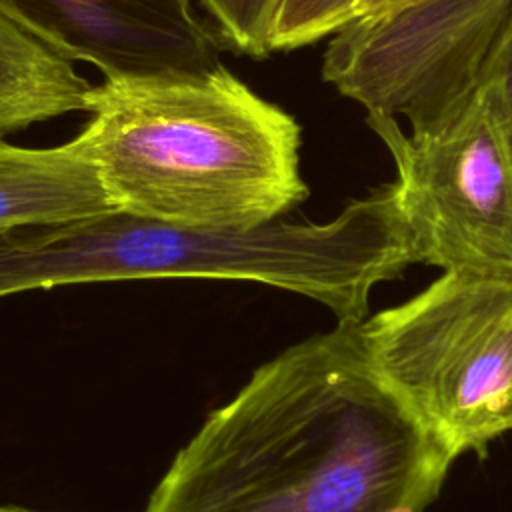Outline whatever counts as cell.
Masks as SVG:
<instances>
[{
    "label": "cell",
    "instance_id": "cell-1",
    "mask_svg": "<svg viewBox=\"0 0 512 512\" xmlns=\"http://www.w3.org/2000/svg\"><path fill=\"white\" fill-rule=\"evenodd\" d=\"M358 324L258 366L142 512H424L454 458L380 380Z\"/></svg>",
    "mask_w": 512,
    "mask_h": 512
},
{
    "label": "cell",
    "instance_id": "cell-2",
    "mask_svg": "<svg viewBox=\"0 0 512 512\" xmlns=\"http://www.w3.org/2000/svg\"><path fill=\"white\" fill-rule=\"evenodd\" d=\"M414 262L398 192L388 184L326 224L278 218L208 230L112 210L0 228V298L116 280H246L318 300L338 322H362L370 288Z\"/></svg>",
    "mask_w": 512,
    "mask_h": 512
},
{
    "label": "cell",
    "instance_id": "cell-3",
    "mask_svg": "<svg viewBox=\"0 0 512 512\" xmlns=\"http://www.w3.org/2000/svg\"><path fill=\"white\" fill-rule=\"evenodd\" d=\"M88 112L80 136L116 210L244 230L308 196L298 122L224 66L198 78L104 80Z\"/></svg>",
    "mask_w": 512,
    "mask_h": 512
},
{
    "label": "cell",
    "instance_id": "cell-4",
    "mask_svg": "<svg viewBox=\"0 0 512 512\" xmlns=\"http://www.w3.org/2000/svg\"><path fill=\"white\" fill-rule=\"evenodd\" d=\"M358 330L380 380L454 460L512 430V280L444 272Z\"/></svg>",
    "mask_w": 512,
    "mask_h": 512
},
{
    "label": "cell",
    "instance_id": "cell-5",
    "mask_svg": "<svg viewBox=\"0 0 512 512\" xmlns=\"http://www.w3.org/2000/svg\"><path fill=\"white\" fill-rule=\"evenodd\" d=\"M366 122L394 160L416 262L512 280V150L488 86L422 136L388 116Z\"/></svg>",
    "mask_w": 512,
    "mask_h": 512
},
{
    "label": "cell",
    "instance_id": "cell-6",
    "mask_svg": "<svg viewBox=\"0 0 512 512\" xmlns=\"http://www.w3.org/2000/svg\"><path fill=\"white\" fill-rule=\"evenodd\" d=\"M510 10L512 0H410L360 14L332 34L322 78L366 116L434 132L478 92Z\"/></svg>",
    "mask_w": 512,
    "mask_h": 512
},
{
    "label": "cell",
    "instance_id": "cell-7",
    "mask_svg": "<svg viewBox=\"0 0 512 512\" xmlns=\"http://www.w3.org/2000/svg\"><path fill=\"white\" fill-rule=\"evenodd\" d=\"M0 14L104 80L198 78L222 66L190 0H0Z\"/></svg>",
    "mask_w": 512,
    "mask_h": 512
},
{
    "label": "cell",
    "instance_id": "cell-8",
    "mask_svg": "<svg viewBox=\"0 0 512 512\" xmlns=\"http://www.w3.org/2000/svg\"><path fill=\"white\" fill-rule=\"evenodd\" d=\"M84 138L24 148L0 136V228L112 212Z\"/></svg>",
    "mask_w": 512,
    "mask_h": 512
},
{
    "label": "cell",
    "instance_id": "cell-9",
    "mask_svg": "<svg viewBox=\"0 0 512 512\" xmlns=\"http://www.w3.org/2000/svg\"><path fill=\"white\" fill-rule=\"evenodd\" d=\"M90 90L68 60L0 14V136L88 110Z\"/></svg>",
    "mask_w": 512,
    "mask_h": 512
},
{
    "label": "cell",
    "instance_id": "cell-10",
    "mask_svg": "<svg viewBox=\"0 0 512 512\" xmlns=\"http://www.w3.org/2000/svg\"><path fill=\"white\" fill-rule=\"evenodd\" d=\"M212 16L222 42L246 56L272 52V32L282 0H200Z\"/></svg>",
    "mask_w": 512,
    "mask_h": 512
},
{
    "label": "cell",
    "instance_id": "cell-11",
    "mask_svg": "<svg viewBox=\"0 0 512 512\" xmlns=\"http://www.w3.org/2000/svg\"><path fill=\"white\" fill-rule=\"evenodd\" d=\"M362 0H282L274 32V50H294L332 36L350 22Z\"/></svg>",
    "mask_w": 512,
    "mask_h": 512
},
{
    "label": "cell",
    "instance_id": "cell-12",
    "mask_svg": "<svg viewBox=\"0 0 512 512\" xmlns=\"http://www.w3.org/2000/svg\"><path fill=\"white\" fill-rule=\"evenodd\" d=\"M482 82L494 98L512 150V10L486 60Z\"/></svg>",
    "mask_w": 512,
    "mask_h": 512
},
{
    "label": "cell",
    "instance_id": "cell-13",
    "mask_svg": "<svg viewBox=\"0 0 512 512\" xmlns=\"http://www.w3.org/2000/svg\"><path fill=\"white\" fill-rule=\"evenodd\" d=\"M404 2H410V0H362L360 6H358L356 16H360V14H370V12H378V10H386V8L404 4ZM356 16H354V18H356Z\"/></svg>",
    "mask_w": 512,
    "mask_h": 512
},
{
    "label": "cell",
    "instance_id": "cell-14",
    "mask_svg": "<svg viewBox=\"0 0 512 512\" xmlns=\"http://www.w3.org/2000/svg\"><path fill=\"white\" fill-rule=\"evenodd\" d=\"M0 512H32V510L18 508V506H0Z\"/></svg>",
    "mask_w": 512,
    "mask_h": 512
}]
</instances>
